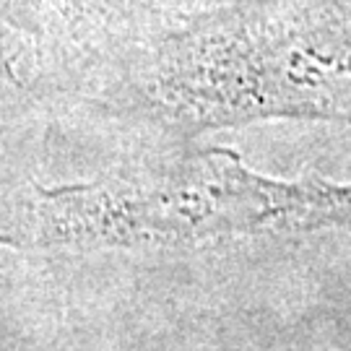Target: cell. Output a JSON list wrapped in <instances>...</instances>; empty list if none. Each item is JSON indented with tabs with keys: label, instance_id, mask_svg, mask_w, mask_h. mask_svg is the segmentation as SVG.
<instances>
[{
	"label": "cell",
	"instance_id": "6da1fadb",
	"mask_svg": "<svg viewBox=\"0 0 351 351\" xmlns=\"http://www.w3.org/2000/svg\"><path fill=\"white\" fill-rule=\"evenodd\" d=\"M154 99L182 125L351 120V0H224L177 19Z\"/></svg>",
	"mask_w": 351,
	"mask_h": 351
},
{
	"label": "cell",
	"instance_id": "7a4b0ae2",
	"mask_svg": "<svg viewBox=\"0 0 351 351\" xmlns=\"http://www.w3.org/2000/svg\"><path fill=\"white\" fill-rule=\"evenodd\" d=\"M0 11L13 26L37 37L88 45L114 29L133 26L141 19L195 11L193 0H0Z\"/></svg>",
	"mask_w": 351,
	"mask_h": 351
},
{
	"label": "cell",
	"instance_id": "3957f363",
	"mask_svg": "<svg viewBox=\"0 0 351 351\" xmlns=\"http://www.w3.org/2000/svg\"><path fill=\"white\" fill-rule=\"evenodd\" d=\"M195 3V11L198 8H206V5H216V3H224V0H193Z\"/></svg>",
	"mask_w": 351,
	"mask_h": 351
}]
</instances>
